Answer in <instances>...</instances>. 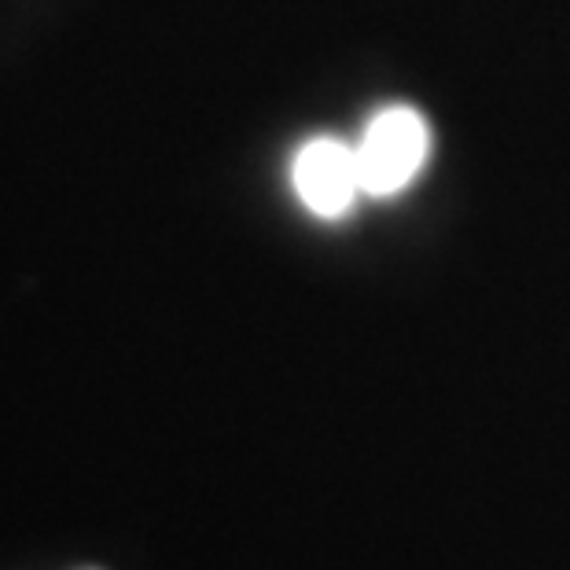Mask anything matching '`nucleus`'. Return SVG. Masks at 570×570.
I'll use <instances>...</instances> for the list:
<instances>
[{
  "mask_svg": "<svg viewBox=\"0 0 570 570\" xmlns=\"http://www.w3.org/2000/svg\"><path fill=\"white\" fill-rule=\"evenodd\" d=\"M365 199H391L423 174L431 159V126L416 107H380L354 140Z\"/></svg>",
  "mask_w": 570,
  "mask_h": 570,
  "instance_id": "obj_1",
  "label": "nucleus"
},
{
  "mask_svg": "<svg viewBox=\"0 0 570 570\" xmlns=\"http://www.w3.org/2000/svg\"><path fill=\"white\" fill-rule=\"evenodd\" d=\"M291 188L302 210L321 222H343L365 199L354 140L343 137H309L291 155Z\"/></svg>",
  "mask_w": 570,
  "mask_h": 570,
  "instance_id": "obj_2",
  "label": "nucleus"
}]
</instances>
